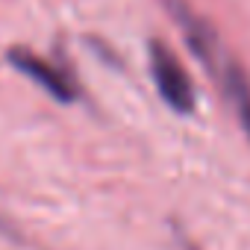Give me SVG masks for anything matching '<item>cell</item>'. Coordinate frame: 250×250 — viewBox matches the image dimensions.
<instances>
[{
	"label": "cell",
	"mask_w": 250,
	"mask_h": 250,
	"mask_svg": "<svg viewBox=\"0 0 250 250\" xmlns=\"http://www.w3.org/2000/svg\"><path fill=\"white\" fill-rule=\"evenodd\" d=\"M221 83H224V91H227L232 109H235V118L241 124V130H244V136L250 142V74H247V68L241 62L229 59L227 68H224Z\"/></svg>",
	"instance_id": "obj_4"
},
{
	"label": "cell",
	"mask_w": 250,
	"mask_h": 250,
	"mask_svg": "<svg viewBox=\"0 0 250 250\" xmlns=\"http://www.w3.org/2000/svg\"><path fill=\"white\" fill-rule=\"evenodd\" d=\"M165 9L171 12L174 24L183 30L186 36V44L188 50L194 53V59L215 77H224V68H227V56H224V47H221V39H218V30L188 3V0H162Z\"/></svg>",
	"instance_id": "obj_2"
},
{
	"label": "cell",
	"mask_w": 250,
	"mask_h": 250,
	"mask_svg": "<svg viewBox=\"0 0 250 250\" xmlns=\"http://www.w3.org/2000/svg\"><path fill=\"white\" fill-rule=\"evenodd\" d=\"M6 59H9V65L18 68L24 77H30L36 85H42L53 100L74 103V100L80 97V88H77L71 71H65L62 65H56V62H50V59H44V56H39V53H33V50H27V47H9Z\"/></svg>",
	"instance_id": "obj_3"
},
{
	"label": "cell",
	"mask_w": 250,
	"mask_h": 250,
	"mask_svg": "<svg viewBox=\"0 0 250 250\" xmlns=\"http://www.w3.org/2000/svg\"><path fill=\"white\" fill-rule=\"evenodd\" d=\"M147 59H150V77L165 106L174 109L177 115H191L197 106V88L191 83V74L180 62V56L165 42L153 39L147 44Z\"/></svg>",
	"instance_id": "obj_1"
}]
</instances>
